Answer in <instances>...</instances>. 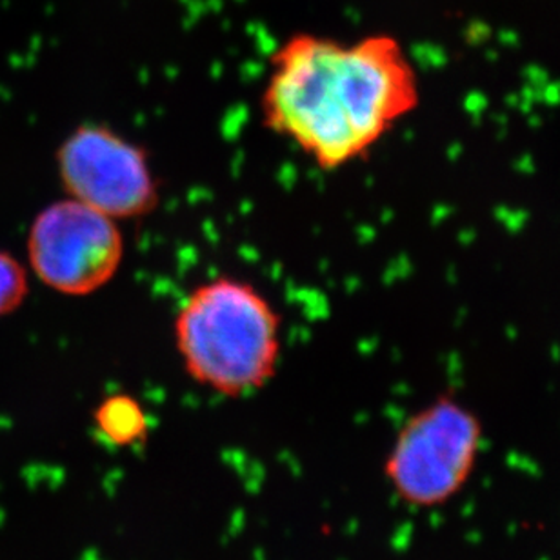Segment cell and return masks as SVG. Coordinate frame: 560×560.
Listing matches in <instances>:
<instances>
[{
    "mask_svg": "<svg viewBox=\"0 0 560 560\" xmlns=\"http://www.w3.org/2000/svg\"><path fill=\"white\" fill-rule=\"evenodd\" d=\"M30 293V276L13 255L0 249V318L15 313Z\"/></svg>",
    "mask_w": 560,
    "mask_h": 560,
    "instance_id": "obj_7",
    "label": "cell"
},
{
    "mask_svg": "<svg viewBox=\"0 0 560 560\" xmlns=\"http://www.w3.org/2000/svg\"><path fill=\"white\" fill-rule=\"evenodd\" d=\"M480 442L479 419L458 400L439 397L402 425L384 474L411 506H439L466 485Z\"/></svg>",
    "mask_w": 560,
    "mask_h": 560,
    "instance_id": "obj_3",
    "label": "cell"
},
{
    "mask_svg": "<svg viewBox=\"0 0 560 560\" xmlns=\"http://www.w3.org/2000/svg\"><path fill=\"white\" fill-rule=\"evenodd\" d=\"M125 252L119 221L70 197L44 206L27 232L33 276L60 295L103 290L119 273Z\"/></svg>",
    "mask_w": 560,
    "mask_h": 560,
    "instance_id": "obj_4",
    "label": "cell"
},
{
    "mask_svg": "<svg viewBox=\"0 0 560 560\" xmlns=\"http://www.w3.org/2000/svg\"><path fill=\"white\" fill-rule=\"evenodd\" d=\"M173 337L188 377L228 399L271 383L282 353L276 306L235 277H215L189 291L173 320Z\"/></svg>",
    "mask_w": 560,
    "mask_h": 560,
    "instance_id": "obj_2",
    "label": "cell"
},
{
    "mask_svg": "<svg viewBox=\"0 0 560 560\" xmlns=\"http://www.w3.org/2000/svg\"><path fill=\"white\" fill-rule=\"evenodd\" d=\"M419 103L416 68L394 37L301 33L271 57L260 114L271 133L334 172L364 159Z\"/></svg>",
    "mask_w": 560,
    "mask_h": 560,
    "instance_id": "obj_1",
    "label": "cell"
},
{
    "mask_svg": "<svg viewBox=\"0 0 560 560\" xmlns=\"http://www.w3.org/2000/svg\"><path fill=\"white\" fill-rule=\"evenodd\" d=\"M93 420L104 441L119 447L136 446L137 442L144 441L150 430L144 408L128 394H114L101 400Z\"/></svg>",
    "mask_w": 560,
    "mask_h": 560,
    "instance_id": "obj_6",
    "label": "cell"
},
{
    "mask_svg": "<svg viewBox=\"0 0 560 560\" xmlns=\"http://www.w3.org/2000/svg\"><path fill=\"white\" fill-rule=\"evenodd\" d=\"M57 172L66 197L115 221L151 215L161 202L144 145L97 122L77 126L57 148Z\"/></svg>",
    "mask_w": 560,
    "mask_h": 560,
    "instance_id": "obj_5",
    "label": "cell"
}]
</instances>
